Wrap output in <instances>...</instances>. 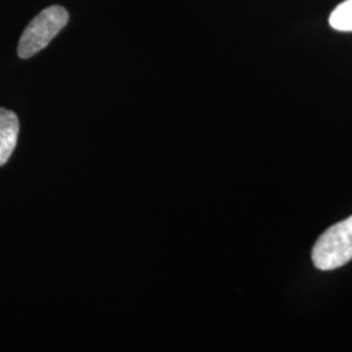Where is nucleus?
Here are the masks:
<instances>
[{
	"label": "nucleus",
	"instance_id": "f257e3e1",
	"mask_svg": "<svg viewBox=\"0 0 352 352\" xmlns=\"http://www.w3.org/2000/svg\"><path fill=\"white\" fill-rule=\"evenodd\" d=\"M68 12L60 6H52L38 14L26 26L20 38L17 54L21 59H29L49 46L68 23Z\"/></svg>",
	"mask_w": 352,
	"mask_h": 352
},
{
	"label": "nucleus",
	"instance_id": "f03ea898",
	"mask_svg": "<svg viewBox=\"0 0 352 352\" xmlns=\"http://www.w3.org/2000/svg\"><path fill=\"white\" fill-rule=\"evenodd\" d=\"M312 260L320 270H334L352 260V217L330 227L317 240Z\"/></svg>",
	"mask_w": 352,
	"mask_h": 352
},
{
	"label": "nucleus",
	"instance_id": "7ed1b4c3",
	"mask_svg": "<svg viewBox=\"0 0 352 352\" xmlns=\"http://www.w3.org/2000/svg\"><path fill=\"white\" fill-rule=\"evenodd\" d=\"M20 123L17 115L0 107V167L10 161L17 145Z\"/></svg>",
	"mask_w": 352,
	"mask_h": 352
},
{
	"label": "nucleus",
	"instance_id": "20e7f679",
	"mask_svg": "<svg viewBox=\"0 0 352 352\" xmlns=\"http://www.w3.org/2000/svg\"><path fill=\"white\" fill-rule=\"evenodd\" d=\"M329 24L338 32H352V0H344L331 12Z\"/></svg>",
	"mask_w": 352,
	"mask_h": 352
}]
</instances>
